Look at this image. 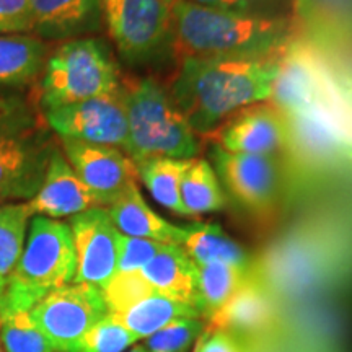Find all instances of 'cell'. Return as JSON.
I'll list each match as a JSON object with an SVG mask.
<instances>
[{
	"label": "cell",
	"mask_w": 352,
	"mask_h": 352,
	"mask_svg": "<svg viewBox=\"0 0 352 352\" xmlns=\"http://www.w3.org/2000/svg\"><path fill=\"white\" fill-rule=\"evenodd\" d=\"M280 54L267 59H186L179 63L170 96L196 135L208 134L232 113L271 98Z\"/></svg>",
	"instance_id": "6da1fadb"
},
{
	"label": "cell",
	"mask_w": 352,
	"mask_h": 352,
	"mask_svg": "<svg viewBox=\"0 0 352 352\" xmlns=\"http://www.w3.org/2000/svg\"><path fill=\"white\" fill-rule=\"evenodd\" d=\"M289 21L245 15L176 0L170 43L178 63L186 59H267L289 46Z\"/></svg>",
	"instance_id": "7a4b0ae2"
},
{
	"label": "cell",
	"mask_w": 352,
	"mask_h": 352,
	"mask_svg": "<svg viewBox=\"0 0 352 352\" xmlns=\"http://www.w3.org/2000/svg\"><path fill=\"white\" fill-rule=\"evenodd\" d=\"M76 267L69 223L34 215L23 252L6 283L0 316L30 311L52 290L72 284Z\"/></svg>",
	"instance_id": "3957f363"
},
{
	"label": "cell",
	"mask_w": 352,
	"mask_h": 352,
	"mask_svg": "<svg viewBox=\"0 0 352 352\" xmlns=\"http://www.w3.org/2000/svg\"><path fill=\"white\" fill-rule=\"evenodd\" d=\"M132 164L152 157L196 158V132L179 113L170 94L153 78L127 80L121 85Z\"/></svg>",
	"instance_id": "277c9868"
},
{
	"label": "cell",
	"mask_w": 352,
	"mask_h": 352,
	"mask_svg": "<svg viewBox=\"0 0 352 352\" xmlns=\"http://www.w3.org/2000/svg\"><path fill=\"white\" fill-rule=\"evenodd\" d=\"M120 88V69L103 41L70 39L47 56L36 100L46 111L114 94Z\"/></svg>",
	"instance_id": "5b68a950"
},
{
	"label": "cell",
	"mask_w": 352,
	"mask_h": 352,
	"mask_svg": "<svg viewBox=\"0 0 352 352\" xmlns=\"http://www.w3.org/2000/svg\"><path fill=\"white\" fill-rule=\"evenodd\" d=\"M52 151L32 116L0 122V197L30 201L36 196Z\"/></svg>",
	"instance_id": "8992f818"
},
{
	"label": "cell",
	"mask_w": 352,
	"mask_h": 352,
	"mask_svg": "<svg viewBox=\"0 0 352 352\" xmlns=\"http://www.w3.org/2000/svg\"><path fill=\"white\" fill-rule=\"evenodd\" d=\"M109 36L129 63H142L170 41L176 0H101Z\"/></svg>",
	"instance_id": "52a82bcc"
},
{
	"label": "cell",
	"mask_w": 352,
	"mask_h": 352,
	"mask_svg": "<svg viewBox=\"0 0 352 352\" xmlns=\"http://www.w3.org/2000/svg\"><path fill=\"white\" fill-rule=\"evenodd\" d=\"M30 315L57 352H78L82 338L108 315V308L101 289L72 283L43 297Z\"/></svg>",
	"instance_id": "ba28073f"
},
{
	"label": "cell",
	"mask_w": 352,
	"mask_h": 352,
	"mask_svg": "<svg viewBox=\"0 0 352 352\" xmlns=\"http://www.w3.org/2000/svg\"><path fill=\"white\" fill-rule=\"evenodd\" d=\"M44 118L47 126L60 139L109 145L127 151L129 131L121 88L109 95L46 109Z\"/></svg>",
	"instance_id": "9c48e42d"
},
{
	"label": "cell",
	"mask_w": 352,
	"mask_h": 352,
	"mask_svg": "<svg viewBox=\"0 0 352 352\" xmlns=\"http://www.w3.org/2000/svg\"><path fill=\"white\" fill-rule=\"evenodd\" d=\"M212 160L219 182L241 208L258 217L276 209L280 191V164L276 155L228 152L215 145Z\"/></svg>",
	"instance_id": "30bf717a"
},
{
	"label": "cell",
	"mask_w": 352,
	"mask_h": 352,
	"mask_svg": "<svg viewBox=\"0 0 352 352\" xmlns=\"http://www.w3.org/2000/svg\"><path fill=\"white\" fill-rule=\"evenodd\" d=\"M283 114L287 129V148L303 165L328 168L352 157L338 114V91L333 103Z\"/></svg>",
	"instance_id": "8fae6325"
},
{
	"label": "cell",
	"mask_w": 352,
	"mask_h": 352,
	"mask_svg": "<svg viewBox=\"0 0 352 352\" xmlns=\"http://www.w3.org/2000/svg\"><path fill=\"white\" fill-rule=\"evenodd\" d=\"M272 107L294 113L336 100V80L315 52L303 46H289L279 57L271 95Z\"/></svg>",
	"instance_id": "7c38bea8"
},
{
	"label": "cell",
	"mask_w": 352,
	"mask_h": 352,
	"mask_svg": "<svg viewBox=\"0 0 352 352\" xmlns=\"http://www.w3.org/2000/svg\"><path fill=\"white\" fill-rule=\"evenodd\" d=\"M69 226L77 261L74 283L103 289L118 272L121 233L104 208L74 215Z\"/></svg>",
	"instance_id": "4fadbf2b"
},
{
	"label": "cell",
	"mask_w": 352,
	"mask_h": 352,
	"mask_svg": "<svg viewBox=\"0 0 352 352\" xmlns=\"http://www.w3.org/2000/svg\"><path fill=\"white\" fill-rule=\"evenodd\" d=\"M60 140L70 166L101 208L113 204L138 178L134 164L121 148L74 139Z\"/></svg>",
	"instance_id": "5bb4252c"
},
{
	"label": "cell",
	"mask_w": 352,
	"mask_h": 352,
	"mask_svg": "<svg viewBox=\"0 0 352 352\" xmlns=\"http://www.w3.org/2000/svg\"><path fill=\"white\" fill-rule=\"evenodd\" d=\"M219 147L250 155H277L287 148L284 114L272 104L240 109L219 132Z\"/></svg>",
	"instance_id": "9a60e30c"
},
{
	"label": "cell",
	"mask_w": 352,
	"mask_h": 352,
	"mask_svg": "<svg viewBox=\"0 0 352 352\" xmlns=\"http://www.w3.org/2000/svg\"><path fill=\"white\" fill-rule=\"evenodd\" d=\"M277 302L261 279L253 274L243 287L208 316L209 329H220L252 342L263 338L277 324Z\"/></svg>",
	"instance_id": "2e32d148"
},
{
	"label": "cell",
	"mask_w": 352,
	"mask_h": 352,
	"mask_svg": "<svg viewBox=\"0 0 352 352\" xmlns=\"http://www.w3.org/2000/svg\"><path fill=\"white\" fill-rule=\"evenodd\" d=\"M30 214L47 219L74 217L85 210L101 208L60 151L54 148L47 164L46 175L36 196L26 202Z\"/></svg>",
	"instance_id": "e0dca14e"
},
{
	"label": "cell",
	"mask_w": 352,
	"mask_h": 352,
	"mask_svg": "<svg viewBox=\"0 0 352 352\" xmlns=\"http://www.w3.org/2000/svg\"><path fill=\"white\" fill-rule=\"evenodd\" d=\"M32 33L39 39H69L96 32L103 19L101 0H30Z\"/></svg>",
	"instance_id": "ac0fdd59"
},
{
	"label": "cell",
	"mask_w": 352,
	"mask_h": 352,
	"mask_svg": "<svg viewBox=\"0 0 352 352\" xmlns=\"http://www.w3.org/2000/svg\"><path fill=\"white\" fill-rule=\"evenodd\" d=\"M108 215L118 232L134 239H147L165 245H179L182 227L160 217L140 195L138 183H132L113 204Z\"/></svg>",
	"instance_id": "d6986e66"
},
{
	"label": "cell",
	"mask_w": 352,
	"mask_h": 352,
	"mask_svg": "<svg viewBox=\"0 0 352 352\" xmlns=\"http://www.w3.org/2000/svg\"><path fill=\"white\" fill-rule=\"evenodd\" d=\"M139 272L155 292L197 310V266L179 245H165Z\"/></svg>",
	"instance_id": "ffe728a7"
},
{
	"label": "cell",
	"mask_w": 352,
	"mask_h": 352,
	"mask_svg": "<svg viewBox=\"0 0 352 352\" xmlns=\"http://www.w3.org/2000/svg\"><path fill=\"white\" fill-rule=\"evenodd\" d=\"M47 59L43 39L30 34H0V85L25 87L36 82Z\"/></svg>",
	"instance_id": "44dd1931"
},
{
	"label": "cell",
	"mask_w": 352,
	"mask_h": 352,
	"mask_svg": "<svg viewBox=\"0 0 352 352\" xmlns=\"http://www.w3.org/2000/svg\"><path fill=\"white\" fill-rule=\"evenodd\" d=\"M179 246L196 266L214 263L252 264L250 256L235 240L230 239L217 223L195 222L182 227Z\"/></svg>",
	"instance_id": "7402d4cb"
},
{
	"label": "cell",
	"mask_w": 352,
	"mask_h": 352,
	"mask_svg": "<svg viewBox=\"0 0 352 352\" xmlns=\"http://www.w3.org/2000/svg\"><path fill=\"white\" fill-rule=\"evenodd\" d=\"M138 340H147L171 321L182 318H199L201 314L189 303L175 300L164 294L153 292L144 300L121 314H111Z\"/></svg>",
	"instance_id": "603a6c76"
},
{
	"label": "cell",
	"mask_w": 352,
	"mask_h": 352,
	"mask_svg": "<svg viewBox=\"0 0 352 352\" xmlns=\"http://www.w3.org/2000/svg\"><path fill=\"white\" fill-rule=\"evenodd\" d=\"M192 158L152 157L135 162V171L153 199L171 212L188 217L179 197L182 178Z\"/></svg>",
	"instance_id": "cb8c5ba5"
},
{
	"label": "cell",
	"mask_w": 352,
	"mask_h": 352,
	"mask_svg": "<svg viewBox=\"0 0 352 352\" xmlns=\"http://www.w3.org/2000/svg\"><path fill=\"white\" fill-rule=\"evenodd\" d=\"M252 264L214 263L197 266V310L208 318L252 279Z\"/></svg>",
	"instance_id": "d4e9b609"
},
{
	"label": "cell",
	"mask_w": 352,
	"mask_h": 352,
	"mask_svg": "<svg viewBox=\"0 0 352 352\" xmlns=\"http://www.w3.org/2000/svg\"><path fill=\"white\" fill-rule=\"evenodd\" d=\"M179 197L188 217L217 212L226 208V196L219 176L204 158H192L182 178Z\"/></svg>",
	"instance_id": "484cf974"
},
{
	"label": "cell",
	"mask_w": 352,
	"mask_h": 352,
	"mask_svg": "<svg viewBox=\"0 0 352 352\" xmlns=\"http://www.w3.org/2000/svg\"><path fill=\"white\" fill-rule=\"evenodd\" d=\"M30 217L26 202L0 206V285L3 287L23 252Z\"/></svg>",
	"instance_id": "4316f807"
},
{
	"label": "cell",
	"mask_w": 352,
	"mask_h": 352,
	"mask_svg": "<svg viewBox=\"0 0 352 352\" xmlns=\"http://www.w3.org/2000/svg\"><path fill=\"white\" fill-rule=\"evenodd\" d=\"M0 344L3 352H57L30 311L0 316Z\"/></svg>",
	"instance_id": "83f0119b"
},
{
	"label": "cell",
	"mask_w": 352,
	"mask_h": 352,
	"mask_svg": "<svg viewBox=\"0 0 352 352\" xmlns=\"http://www.w3.org/2000/svg\"><path fill=\"white\" fill-rule=\"evenodd\" d=\"M155 292L140 272H116L101 289L108 314H121Z\"/></svg>",
	"instance_id": "f1b7e54d"
},
{
	"label": "cell",
	"mask_w": 352,
	"mask_h": 352,
	"mask_svg": "<svg viewBox=\"0 0 352 352\" xmlns=\"http://www.w3.org/2000/svg\"><path fill=\"white\" fill-rule=\"evenodd\" d=\"M204 329L206 323L199 318L176 320L147 338L144 346L148 352H188Z\"/></svg>",
	"instance_id": "f546056e"
},
{
	"label": "cell",
	"mask_w": 352,
	"mask_h": 352,
	"mask_svg": "<svg viewBox=\"0 0 352 352\" xmlns=\"http://www.w3.org/2000/svg\"><path fill=\"white\" fill-rule=\"evenodd\" d=\"M138 338L126 329L111 314L101 318L82 338L78 352H124Z\"/></svg>",
	"instance_id": "4dcf8cb0"
},
{
	"label": "cell",
	"mask_w": 352,
	"mask_h": 352,
	"mask_svg": "<svg viewBox=\"0 0 352 352\" xmlns=\"http://www.w3.org/2000/svg\"><path fill=\"white\" fill-rule=\"evenodd\" d=\"M165 243L134 236H120V253H118V272H139Z\"/></svg>",
	"instance_id": "1f68e13d"
},
{
	"label": "cell",
	"mask_w": 352,
	"mask_h": 352,
	"mask_svg": "<svg viewBox=\"0 0 352 352\" xmlns=\"http://www.w3.org/2000/svg\"><path fill=\"white\" fill-rule=\"evenodd\" d=\"M32 33L30 0H0V34Z\"/></svg>",
	"instance_id": "d6a6232c"
},
{
	"label": "cell",
	"mask_w": 352,
	"mask_h": 352,
	"mask_svg": "<svg viewBox=\"0 0 352 352\" xmlns=\"http://www.w3.org/2000/svg\"><path fill=\"white\" fill-rule=\"evenodd\" d=\"M195 352H252V342L235 334L206 328L195 342Z\"/></svg>",
	"instance_id": "836d02e7"
},
{
	"label": "cell",
	"mask_w": 352,
	"mask_h": 352,
	"mask_svg": "<svg viewBox=\"0 0 352 352\" xmlns=\"http://www.w3.org/2000/svg\"><path fill=\"white\" fill-rule=\"evenodd\" d=\"M338 90V114L346 132L347 142L352 148V78L351 77H336Z\"/></svg>",
	"instance_id": "e575fe53"
},
{
	"label": "cell",
	"mask_w": 352,
	"mask_h": 352,
	"mask_svg": "<svg viewBox=\"0 0 352 352\" xmlns=\"http://www.w3.org/2000/svg\"><path fill=\"white\" fill-rule=\"evenodd\" d=\"M28 103L30 101L20 95L8 91L7 88H0V122L32 116Z\"/></svg>",
	"instance_id": "d590c367"
},
{
	"label": "cell",
	"mask_w": 352,
	"mask_h": 352,
	"mask_svg": "<svg viewBox=\"0 0 352 352\" xmlns=\"http://www.w3.org/2000/svg\"><path fill=\"white\" fill-rule=\"evenodd\" d=\"M189 2L219 8V10L245 13V15H266L261 12V8L267 0H189Z\"/></svg>",
	"instance_id": "8d00e7d4"
},
{
	"label": "cell",
	"mask_w": 352,
	"mask_h": 352,
	"mask_svg": "<svg viewBox=\"0 0 352 352\" xmlns=\"http://www.w3.org/2000/svg\"><path fill=\"white\" fill-rule=\"evenodd\" d=\"M129 352H148V351L145 349V346H135V347H132Z\"/></svg>",
	"instance_id": "74e56055"
},
{
	"label": "cell",
	"mask_w": 352,
	"mask_h": 352,
	"mask_svg": "<svg viewBox=\"0 0 352 352\" xmlns=\"http://www.w3.org/2000/svg\"><path fill=\"white\" fill-rule=\"evenodd\" d=\"M3 289H6V287H3V285H0V302H2V294H3Z\"/></svg>",
	"instance_id": "f35d334b"
},
{
	"label": "cell",
	"mask_w": 352,
	"mask_h": 352,
	"mask_svg": "<svg viewBox=\"0 0 352 352\" xmlns=\"http://www.w3.org/2000/svg\"><path fill=\"white\" fill-rule=\"evenodd\" d=\"M3 202H6V201H3V199H2V197H0V206H2V204H3Z\"/></svg>",
	"instance_id": "ab89813d"
},
{
	"label": "cell",
	"mask_w": 352,
	"mask_h": 352,
	"mask_svg": "<svg viewBox=\"0 0 352 352\" xmlns=\"http://www.w3.org/2000/svg\"><path fill=\"white\" fill-rule=\"evenodd\" d=\"M0 352H3V349H2V346H0Z\"/></svg>",
	"instance_id": "60d3db41"
}]
</instances>
